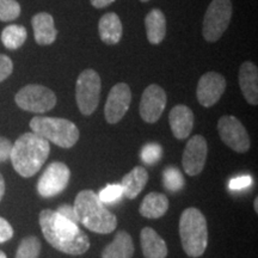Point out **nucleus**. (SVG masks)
<instances>
[{
	"instance_id": "16",
	"label": "nucleus",
	"mask_w": 258,
	"mask_h": 258,
	"mask_svg": "<svg viewBox=\"0 0 258 258\" xmlns=\"http://www.w3.org/2000/svg\"><path fill=\"white\" fill-rule=\"evenodd\" d=\"M239 86L244 98L251 105L258 104V70L251 61H245L239 69Z\"/></svg>"
},
{
	"instance_id": "24",
	"label": "nucleus",
	"mask_w": 258,
	"mask_h": 258,
	"mask_svg": "<svg viewBox=\"0 0 258 258\" xmlns=\"http://www.w3.org/2000/svg\"><path fill=\"white\" fill-rule=\"evenodd\" d=\"M27 29L23 25L11 24L4 28V30L2 31L3 44L10 50L18 49L19 47L23 46L24 42L27 41Z\"/></svg>"
},
{
	"instance_id": "31",
	"label": "nucleus",
	"mask_w": 258,
	"mask_h": 258,
	"mask_svg": "<svg viewBox=\"0 0 258 258\" xmlns=\"http://www.w3.org/2000/svg\"><path fill=\"white\" fill-rule=\"evenodd\" d=\"M14 72V62L5 54H0V83L8 79Z\"/></svg>"
},
{
	"instance_id": "2",
	"label": "nucleus",
	"mask_w": 258,
	"mask_h": 258,
	"mask_svg": "<svg viewBox=\"0 0 258 258\" xmlns=\"http://www.w3.org/2000/svg\"><path fill=\"white\" fill-rule=\"evenodd\" d=\"M50 145L35 133H24L12 145L10 159L18 175L25 178L36 175L46 163Z\"/></svg>"
},
{
	"instance_id": "7",
	"label": "nucleus",
	"mask_w": 258,
	"mask_h": 258,
	"mask_svg": "<svg viewBox=\"0 0 258 258\" xmlns=\"http://www.w3.org/2000/svg\"><path fill=\"white\" fill-rule=\"evenodd\" d=\"M232 12L233 9L231 0H212L203 19L202 35L206 41L217 42L220 40L230 25Z\"/></svg>"
},
{
	"instance_id": "28",
	"label": "nucleus",
	"mask_w": 258,
	"mask_h": 258,
	"mask_svg": "<svg viewBox=\"0 0 258 258\" xmlns=\"http://www.w3.org/2000/svg\"><path fill=\"white\" fill-rule=\"evenodd\" d=\"M161 153H163V151H161L160 145L151 143L146 144L143 147L140 157L141 160H143L145 164H147V165H153V164H156L157 161L160 159Z\"/></svg>"
},
{
	"instance_id": "4",
	"label": "nucleus",
	"mask_w": 258,
	"mask_h": 258,
	"mask_svg": "<svg viewBox=\"0 0 258 258\" xmlns=\"http://www.w3.org/2000/svg\"><path fill=\"white\" fill-rule=\"evenodd\" d=\"M179 235L184 252L198 258L205 253L208 245V228L205 215L198 208H188L179 219Z\"/></svg>"
},
{
	"instance_id": "35",
	"label": "nucleus",
	"mask_w": 258,
	"mask_h": 258,
	"mask_svg": "<svg viewBox=\"0 0 258 258\" xmlns=\"http://www.w3.org/2000/svg\"><path fill=\"white\" fill-rule=\"evenodd\" d=\"M90 2H91V5L93 6V8L103 9V8H106V6L112 4L115 0H90Z\"/></svg>"
},
{
	"instance_id": "25",
	"label": "nucleus",
	"mask_w": 258,
	"mask_h": 258,
	"mask_svg": "<svg viewBox=\"0 0 258 258\" xmlns=\"http://www.w3.org/2000/svg\"><path fill=\"white\" fill-rule=\"evenodd\" d=\"M41 252V241L37 237L30 235L19 244L16 258H38Z\"/></svg>"
},
{
	"instance_id": "33",
	"label": "nucleus",
	"mask_w": 258,
	"mask_h": 258,
	"mask_svg": "<svg viewBox=\"0 0 258 258\" xmlns=\"http://www.w3.org/2000/svg\"><path fill=\"white\" fill-rule=\"evenodd\" d=\"M57 213H59L60 215H62L63 218H66L67 220L74 222V224L78 225L79 224V220H78V217H77V213H76V209H74L73 206H70V205H62L60 206L59 208H57Z\"/></svg>"
},
{
	"instance_id": "18",
	"label": "nucleus",
	"mask_w": 258,
	"mask_h": 258,
	"mask_svg": "<svg viewBox=\"0 0 258 258\" xmlns=\"http://www.w3.org/2000/svg\"><path fill=\"white\" fill-rule=\"evenodd\" d=\"M140 243L145 258H166L167 246L165 240L153 228H143L140 233Z\"/></svg>"
},
{
	"instance_id": "20",
	"label": "nucleus",
	"mask_w": 258,
	"mask_h": 258,
	"mask_svg": "<svg viewBox=\"0 0 258 258\" xmlns=\"http://www.w3.org/2000/svg\"><path fill=\"white\" fill-rule=\"evenodd\" d=\"M133 254V239L125 231H120L116 233L114 240L103 250L102 258H132Z\"/></svg>"
},
{
	"instance_id": "14",
	"label": "nucleus",
	"mask_w": 258,
	"mask_h": 258,
	"mask_svg": "<svg viewBox=\"0 0 258 258\" xmlns=\"http://www.w3.org/2000/svg\"><path fill=\"white\" fill-rule=\"evenodd\" d=\"M225 90L226 80L224 76L217 72H207L199 80L196 97L202 106L211 108L219 102Z\"/></svg>"
},
{
	"instance_id": "17",
	"label": "nucleus",
	"mask_w": 258,
	"mask_h": 258,
	"mask_svg": "<svg viewBox=\"0 0 258 258\" xmlns=\"http://www.w3.org/2000/svg\"><path fill=\"white\" fill-rule=\"evenodd\" d=\"M31 25L34 29L35 41L40 46H49L56 40L57 30L54 24L53 16L47 12L36 14L31 19Z\"/></svg>"
},
{
	"instance_id": "3",
	"label": "nucleus",
	"mask_w": 258,
	"mask_h": 258,
	"mask_svg": "<svg viewBox=\"0 0 258 258\" xmlns=\"http://www.w3.org/2000/svg\"><path fill=\"white\" fill-rule=\"evenodd\" d=\"M74 209L79 222L96 233L108 234L117 227V218L105 207L92 190H83L77 195Z\"/></svg>"
},
{
	"instance_id": "32",
	"label": "nucleus",
	"mask_w": 258,
	"mask_h": 258,
	"mask_svg": "<svg viewBox=\"0 0 258 258\" xmlns=\"http://www.w3.org/2000/svg\"><path fill=\"white\" fill-rule=\"evenodd\" d=\"M14 237V228L4 218H0V243H5Z\"/></svg>"
},
{
	"instance_id": "29",
	"label": "nucleus",
	"mask_w": 258,
	"mask_h": 258,
	"mask_svg": "<svg viewBox=\"0 0 258 258\" xmlns=\"http://www.w3.org/2000/svg\"><path fill=\"white\" fill-rule=\"evenodd\" d=\"M122 195H123V189L121 184H109L101 190V192L98 194V199L103 203H115L121 200Z\"/></svg>"
},
{
	"instance_id": "37",
	"label": "nucleus",
	"mask_w": 258,
	"mask_h": 258,
	"mask_svg": "<svg viewBox=\"0 0 258 258\" xmlns=\"http://www.w3.org/2000/svg\"><path fill=\"white\" fill-rule=\"evenodd\" d=\"M257 201H258V199L256 198V199H254V211H256V213L258 212V208H257V203L258 202Z\"/></svg>"
},
{
	"instance_id": "9",
	"label": "nucleus",
	"mask_w": 258,
	"mask_h": 258,
	"mask_svg": "<svg viewBox=\"0 0 258 258\" xmlns=\"http://www.w3.org/2000/svg\"><path fill=\"white\" fill-rule=\"evenodd\" d=\"M218 131L222 143L238 153L249 151L251 141L244 124L235 116L225 115L218 122Z\"/></svg>"
},
{
	"instance_id": "5",
	"label": "nucleus",
	"mask_w": 258,
	"mask_h": 258,
	"mask_svg": "<svg viewBox=\"0 0 258 258\" xmlns=\"http://www.w3.org/2000/svg\"><path fill=\"white\" fill-rule=\"evenodd\" d=\"M30 128L32 133L62 148L73 147L79 140L78 127L66 118L35 116L30 121Z\"/></svg>"
},
{
	"instance_id": "12",
	"label": "nucleus",
	"mask_w": 258,
	"mask_h": 258,
	"mask_svg": "<svg viewBox=\"0 0 258 258\" xmlns=\"http://www.w3.org/2000/svg\"><path fill=\"white\" fill-rule=\"evenodd\" d=\"M166 106V92L157 84L148 85L141 96L140 111L141 118L147 123H156L163 115Z\"/></svg>"
},
{
	"instance_id": "36",
	"label": "nucleus",
	"mask_w": 258,
	"mask_h": 258,
	"mask_svg": "<svg viewBox=\"0 0 258 258\" xmlns=\"http://www.w3.org/2000/svg\"><path fill=\"white\" fill-rule=\"evenodd\" d=\"M4 194H5V180L2 173H0V201H2Z\"/></svg>"
},
{
	"instance_id": "22",
	"label": "nucleus",
	"mask_w": 258,
	"mask_h": 258,
	"mask_svg": "<svg viewBox=\"0 0 258 258\" xmlns=\"http://www.w3.org/2000/svg\"><path fill=\"white\" fill-rule=\"evenodd\" d=\"M147 40L152 44H159L166 35V18L163 11L153 9L145 18Z\"/></svg>"
},
{
	"instance_id": "13",
	"label": "nucleus",
	"mask_w": 258,
	"mask_h": 258,
	"mask_svg": "<svg viewBox=\"0 0 258 258\" xmlns=\"http://www.w3.org/2000/svg\"><path fill=\"white\" fill-rule=\"evenodd\" d=\"M208 146L202 135H194L186 143L183 152V169L189 176H198L202 172L207 160Z\"/></svg>"
},
{
	"instance_id": "21",
	"label": "nucleus",
	"mask_w": 258,
	"mask_h": 258,
	"mask_svg": "<svg viewBox=\"0 0 258 258\" xmlns=\"http://www.w3.org/2000/svg\"><path fill=\"white\" fill-rule=\"evenodd\" d=\"M148 182V172L143 166H135L129 171L121 180V186L123 189V195L129 200H133L143 191Z\"/></svg>"
},
{
	"instance_id": "19",
	"label": "nucleus",
	"mask_w": 258,
	"mask_h": 258,
	"mask_svg": "<svg viewBox=\"0 0 258 258\" xmlns=\"http://www.w3.org/2000/svg\"><path fill=\"white\" fill-rule=\"evenodd\" d=\"M98 32L101 40L105 44L114 46L122 38V22L115 12H108L103 15L98 22Z\"/></svg>"
},
{
	"instance_id": "39",
	"label": "nucleus",
	"mask_w": 258,
	"mask_h": 258,
	"mask_svg": "<svg viewBox=\"0 0 258 258\" xmlns=\"http://www.w3.org/2000/svg\"><path fill=\"white\" fill-rule=\"evenodd\" d=\"M140 2H143V3H146V2H150V0H140Z\"/></svg>"
},
{
	"instance_id": "26",
	"label": "nucleus",
	"mask_w": 258,
	"mask_h": 258,
	"mask_svg": "<svg viewBox=\"0 0 258 258\" xmlns=\"http://www.w3.org/2000/svg\"><path fill=\"white\" fill-rule=\"evenodd\" d=\"M163 182L165 189L176 192L184 186V177L177 167L169 166L164 170Z\"/></svg>"
},
{
	"instance_id": "23",
	"label": "nucleus",
	"mask_w": 258,
	"mask_h": 258,
	"mask_svg": "<svg viewBox=\"0 0 258 258\" xmlns=\"http://www.w3.org/2000/svg\"><path fill=\"white\" fill-rule=\"evenodd\" d=\"M169 209V200L160 192H150L141 202L140 214L147 219H159L165 215Z\"/></svg>"
},
{
	"instance_id": "10",
	"label": "nucleus",
	"mask_w": 258,
	"mask_h": 258,
	"mask_svg": "<svg viewBox=\"0 0 258 258\" xmlns=\"http://www.w3.org/2000/svg\"><path fill=\"white\" fill-rule=\"evenodd\" d=\"M71 178V171L66 164L54 161L42 173L37 183V191L42 198H53L66 189Z\"/></svg>"
},
{
	"instance_id": "38",
	"label": "nucleus",
	"mask_w": 258,
	"mask_h": 258,
	"mask_svg": "<svg viewBox=\"0 0 258 258\" xmlns=\"http://www.w3.org/2000/svg\"><path fill=\"white\" fill-rule=\"evenodd\" d=\"M0 258H8V257H6V254L3 252V251H0Z\"/></svg>"
},
{
	"instance_id": "11",
	"label": "nucleus",
	"mask_w": 258,
	"mask_h": 258,
	"mask_svg": "<svg viewBox=\"0 0 258 258\" xmlns=\"http://www.w3.org/2000/svg\"><path fill=\"white\" fill-rule=\"evenodd\" d=\"M132 102L131 88L125 83H117L109 92L104 106L105 120L108 123H118L127 114Z\"/></svg>"
},
{
	"instance_id": "30",
	"label": "nucleus",
	"mask_w": 258,
	"mask_h": 258,
	"mask_svg": "<svg viewBox=\"0 0 258 258\" xmlns=\"http://www.w3.org/2000/svg\"><path fill=\"white\" fill-rule=\"evenodd\" d=\"M252 177L249 175H243V176H238L235 178H232L228 183V188L232 191H239V190H245L247 188H250L252 185Z\"/></svg>"
},
{
	"instance_id": "27",
	"label": "nucleus",
	"mask_w": 258,
	"mask_h": 258,
	"mask_svg": "<svg viewBox=\"0 0 258 258\" xmlns=\"http://www.w3.org/2000/svg\"><path fill=\"white\" fill-rule=\"evenodd\" d=\"M21 15L17 0H0V22H12Z\"/></svg>"
},
{
	"instance_id": "6",
	"label": "nucleus",
	"mask_w": 258,
	"mask_h": 258,
	"mask_svg": "<svg viewBox=\"0 0 258 258\" xmlns=\"http://www.w3.org/2000/svg\"><path fill=\"white\" fill-rule=\"evenodd\" d=\"M102 82L95 70L88 69L79 74L76 84V101L83 115H92L98 106Z\"/></svg>"
},
{
	"instance_id": "1",
	"label": "nucleus",
	"mask_w": 258,
	"mask_h": 258,
	"mask_svg": "<svg viewBox=\"0 0 258 258\" xmlns=\"http://www.w3.org/2000/svg\"><path fill=\"white\" fill-rule=\"evenodd\" d=\"M40 226L46 240L57 251L79 256L90 249L88 235L56 211L43 209L40 213Z\"/></svg>"
},
{
	"instance_id": "34",
	"label": "nucleus",
	"mask_w": 258,
	"mask_h": 258,
	"mask_svg": "<svg viewBox=\"0 0 258 258\" xmlns=\"http://www.w3.org/2000/svg\"><path fill=\"white\" fill-rule=\"evenodd\" d=\"M12 150V143L4 137H0V163L10 159Z\"/></svg>"
},
{
	"instance_id": "15",
	"label": "nucleus",
	"mask_w": 258,
	"mask_h": 258,
	"mask_svg": "<svg viewBox=\"0 0 258 258\" xmlns=\"http://www.w3.org/2000/svg\"><path fill=\"white\" fill-rule=\"evenodd\" d=\"M169 122L173 137L179 140H184L192 131L194 112L186 105H176L171 109Z\"/></svg>"
},
{
	"instance_id": "8",
	"label": "nucleus",
	"mask_w": 258,
	"mask_h": 258,
	"mask_svg": "<svg viewBox=\"0 0 258 258\" xmlns=\"http://www.w3.org/2000/svg\"><path fill=\"white\" fill-rule=\"evenodd\" d=\"M16 104L25 111L43 114L56 104V96L50 89L37 84H29L15 96Z\"/></svg>"
}]
</instances>
